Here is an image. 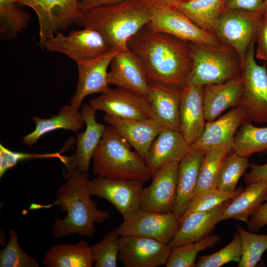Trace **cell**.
<instances>
[{
  "mask_svg": "<svg viewBox=\"0 0 267 267\" xmlns=\"http://www.w3.org/2000/svg\"><path fill=\"white\" fill-rule=\"evenodd\" d=\"M242 256L241 241L237 231L231 241L220 250L212 254L198 257L197 267H219L231 262L239 263Z\"/></svg>",
  "mask_w": 267,
  "mask_h": 267,
  "instance_id": "cell-40",
  "label": "cell"
},
{
  "mask_svg": "<svg viewBox=\"0 0 267 267\" xmlns=\"http://www.w3.org/2000/svg\"><path fill=\"white\" fill-rule=\"evenodd\" d=\"M230 200L211 210L191 214L180 221L169 243L171 248L197 241L210 235L217 224L221 222L222 215Z\"/></svg>",
  "mask_w": 267,
  "mask_h": 267,
  "instance_id": "cell-21",
  "label": "cell"
},
{
  "mask_svg": "<svg viewBox=\"0 0 267 267\" xmlns=\"http://www.w3.org/2000/svg\"><path fill=\"white\" fill-rule=\"evenodd\" d=\"M118 258L125 267L166 265L172 249L169 244L138 236H122Z\"/></svg>",
  "mask_w": 267,
  "mask_h": 267,
  "instance_id": "cell-14",
  "label": "cell"
},
{
  "mask_svg": "<svg viewBox=\"0 0 267 267\" xmlns=\"http://www.w3.org/2000/svg\"><path fill=\"white\" fill-rule=\"evenodd\" d=\"M127 48L138 59L149 83L182 89L187 86L192 69L188 42L146 25L129 40Z\"/></svg>",
  "mask_w": 267,
  "mask_h": 267,
  "instance_id": "cell-1",
  "label": "cell"
},
{
  "mask_svg": "<svg viewBox=\"0 0 267 267\" xmlns=\"http://www.w3.org/2000/svg\"><path fill=\"white\" fill-rule=\"evenodd\" d=\"M251 170L245 174L244 182L247 184L259 181H267V163L258 165L256 164L249 165Z\"/></svg>",
  "mask_w": 267,
  "mask_h": 267,
  "instance_id": "cell-45",
  "label": "cell"
},
{
  "mask_svg": "<svg viewBox=\"0 0 267 267\" xmlns=\"http://www.w3.org/2000/svg\"><path fill=\"white\" fill-rule=\"evenodd\" d=\"M249 158L232 152L229 154L220 167L216 188L225 192H232L236 188L241 177L249 167Z\"/></svg>",
  "mask_w": 267,
  "mask_h": 267,
  "instance_id": "cell-35",
  "label": "cell"
},
{
  "mask_svg": "<svg viewBox=\"0 0 267 267\" xmlns=\"http://www.w3.org/2000/svg\"><path fill=\"white\" fill-rule=\"evenodd\" d=\"M243 190V188L241 187L236 188L232 192H225L215 188L197 193L178 220V222L191 214L208 211L229 201L236 197Z\"/></svg>",
  "mask_w": 267,
  "mask_h": 267,
  "instance_id": "cell-37",
  "label": "cell"
},
{
  "mask_svg": "<svg viewBox=\"0 0 267 267\" xmlns=\"http://www.w3.org/2000/svg\"><path fill=\"white\" fill-rule=\"evenodd\" d=\"M203 95V86L187 85L182 90L179 108V131L189 146L200 138L207 122Z\"/></svg>",
  "mask_w": 267,
  "mask_h": 267,
  "instance_id": "cell-19",
  "label": "cell"
},
{
  "mask_svg": "<svg viewBox=\"0 0 267 267\" xmlns=\"http://www.w3.org/2000/svg\"><path fill=\"white\" fill-rule=\"evenodd\" d=\"M92 159V172L97 177L144 183L152 177L145 160L131 150L129 144L111 126L106 127Z\"/></svg>",
  "mask_w": 267,
  "mask_h": 267,
  "instance_id": "cell-4",
  "label": "cell"
},
{
  "mask_svg": "<svg viewBox=\"0 0 267 267\" xmlns=\"http://www.w3.org/2000/svg\"><path fill=\"white\" fill-rule=\"evenodd\" d=\"M190 150L179 131L164 128L152 142L145 161L153 175L166 165L179 163Z\"/></svg>",
  "mask_w": 267,
  "mask_h": 267,
  "instance_id": "cell-24",
  "label": "cell"
},
{
  "mask_svg": "<svg viewBox=\"0 0 267 267\" xmlns=\"http://www.w3.org/2000/svg\"></svg>",
  "mask_w": 267,
  "mask_h": 267,
  "instance_id": "cell-51",
  "label": "cell"
},
{
  "mask_svg": "<svg viewBox=\"0 0 267 267\" xmlns=\"http://www.w3.org/2000/svg\"><path fill=\"white\" fill-rule=\"evenodd\" d=\"M42 47L48 51L64 54L76 62L95 59L110 49L98 31L88 28L72 30L68 35L58 32L45 40Z\"/></svg>",
  "mask_w": 267,
  "mask_h": 267,
  "instance_id": "cell-9",
  "label": "cell"
},
{
  "mask_svg": "<svg viewBox=\"0 0 267 267\" xmlns=\"http://www.w3.org/2000/svg\"><path fill=\"white\" fill-rule=\"evenodd\" d=\"M63 150L59 152L46 154H31L17 152L10 150L0 144V178L9 169L15 166L19 162L32 159L58 158L65 165L68 163L69 157L61 155Z\"/></svg>",
  "mask_w": 267,
  "mask_h": 267,
  "instance_id": "cell-41",
  "label": "cell"
},
{
  "mask_svg": "<svg viewBox=\"0 0 267 267\" xmlns=\"http://www.w3.org/2000/svg\"><path fill=\"white\" fill-rule=\"evenodd\" d=\"M178 164H168L153 174L150 184L143 188L140 209L159 213L173 212L177 196Z\"/></svg>",
  "mask_w": 267,
  "mask_h": 267,
  "instance_id": "cell-16",
  "label": "cell"
},
{
  "mask_svg": "<svg viewBox=\"0 0 267 267\" xmlns=\"http://www.w3.org/2000/svg\"><path fill=\"white\" fill-rule=\"evenodd\" d=\"M225 0H190L173 7L200 28L215 34L219 20L225 10Z\"/></svg>",
  "mask_w": 267,
  "mask_h": 267,
  "instance_id": "cell-30",
  "label": "cell"
},
{
  "mask_svg": "<svg viewBox=\"0 0 267 267\" xmlns=\"http://www.w3.org/2000/svg\"><path fill=\"white\" fill-rule=\"evenodd\" d=\"M264 1H265V4L266 5H267V0H264Z\"/></svg>",
  "mask_w": 267,
  "mask_h": 267,
  "instance_id": "cell-50",
  "label": "cell"
},
{
  "mask_svg": "<svg viewBox=\"0 0 267 267\" xmlns=\"http://www.w3.org/2000/svg\"><path fill=\"white\" fill-rule=\"evenodd\" d=\"M240 238L242 256L238 267H254L267 249V234H258L236 226Z\"/></svg>",
  "mask_w": 267,
  "mask_h": 267,
  "instance_id": "cell-36",
  "label": "cell"
},
{
  "mask_svg": "<svg viewBox=\"0 0 267 267\" xmlns=\"http://www.w3.org/2000/svg\"><path fill=\"white\" fill-rule=\"evenodd\" d=\"M103 120L113 127L144 160L152 142L165 128L154 118L134 120L105 114Z\"/></svg>",
  "mask_w": 267,
  "mask_h": 267,
  "instance_id": "cell-20",
  "label": "cell"
},
{
  "mask_svg": "<svg viewBox=\"0 0 267 267\" xmlns=\"http://www.w3.org/2000/svg\"><path fill=\"white\" fill-rule=\"evenodd\" d=\"M247 225L250 231L255 232L267 225V201L250 218Z\"/></svg>",
  "mask_w": 267,
  "mask_h": 267,
  "instance_id": "cell-44",
  "label": "cell"
},
{
  "mask_svg": "<svg viewBox=\"0 0 267 267\" xmlns=\"http://www.w3.org/2000/svg\"><path fill=\"white\" fill-rule=\"evenodd\" d=\"M230 146H222L206 152L200 166L195 194L216 188L218 173L226 157L232 152Z\"/></svg>",
  "mask_w": 267,
  "mask_h": 267,
  "instance_id": "cell-33",
  "label": "cell"
},
{
  "mask_svg": "<svg viewBox=\"0 0 267 267\" xmlns=\"http://www.w3.org/2000/svg\"><path fill=\"white\" fill-rule=\"evenodd\" d=\"M265 6L264 0H225V8L256 12Z\"/></svg>",
  "mask_w": 267,
  "mask_h": 267,
  "instance_id": "cell-43",
  "label": "cell"
},
{
  "mask_svg": "<svg viewBox=\"0 0 267 267\" xmlns=\"http://www.w3.org/2000/svg\"><path fill=\"white\" fill-rule=\"evenodd\" d=\"M124 0H80V6L83 12L95 6L114 4Z\"/></svg>",
  "mask_w": 267,
  "mask_h": 267,
  "instance_id": "cell-46",
  "label": "cell"
},
{
  "mask_svg": "<svg viewBox=\"0 0 267 267\" xmlns=\"http://www.w3.org/2000/svg\"><path fill=\"white\" fill-rule=\"evenodd\" d=\"M255 42L250 44L242 65L241 105L249 122L263 124L267 123V63L256 62Z\"/></svg>",
  "mask_w": 267,
  "mask_h": 267,
  "instance_id": "cell-6",
  "label": "cell"
},
{
  "mask_svg": "<svg viewBox=\"0 0 267 267\" xmlns=\"http://www.w3.org/2000/svg\"><path fill=\"white\" fill-rule=\"evenodd\" d=\"M150 19V7L145 0H126L83 11L79 25L98 31L110 48L125 51L129 40Z\"/></svg>",
  "mask_w": 267,
  "mask_h": 267,
  "instance_id": "cell-3",
  "label": "cell"
},
{
  "mask_svg": "<svg viewBox=\"0 0 267 267\" xmlns=\"http://www.w3.org/2000/svg\"><path fill=\"white\" fill-rule=\"evenodd\" d=\"M189 44L192 69L187 85L204 86L241 77L243 63L231 46L222 42Z\"/></svg>",
  "mask_w": 267,
  "mask_h": 267,
  "instance_id": "cell-5",
  "label": "cell"
},
{
  "mask_svg": "<svg viewBox=\"0 0 267 267\" xmlns=\"http://www.w3.org/2000/svg\"><path fill=\"white\" fill-rule=\"evenodd\" d=\"M267 149V127H259L247 121L237 131L231 145L232 152L249 158Z\"/></svg>",
  "mask_w": 267,
  "mask_h": 267,
  "instance_id": "cell-31",
  "label": "cell"
},
{
  "mask_svg": "<svg viewBox=\"0 0 267 267\" xmlns=\"http://www.w3.org/2000/svg\"><path fill=\"white\" fill-rule=\"evenodd\" d=\"M31 8L39 24L40 44L60 31L79 25L82 11L79 0H23L19 3Z\"/></svg>",
  "mask_w": 267,
  "mask_h": 267,
  "instance_id": "cell-7",
  "label": "cell"
},
{
  "mask_svg": "<svg viewBox=\"0 0 267 267\" xmlns=\"http://www.w3.org/2000/svg\"><path fill=\"white\" fill-rule=\"evenodd\" d=\"M266 201L267 181L250 183L229 201L222 215L221 221L233 219L247 223L250 218Z\"/></svg>",
  "mask_w": 267,
  "mask_h": 267,
  "instance_id": "cell-27",
  "label": "cell"
},
{
  "mask_svg": "<svg viewBox=\"0 0 267 267\" xmlns=\"http://www.w3.org/2000/svg\"><path fill=\"white\" fill-rule=\"evenodd\" d=\"M247 121L244 107L242 105L234 107L217 119L207 122L202 135L190 146V150L206 153L221 146L231 147L237 131Z\"/></svg>",
  "mask_w": 267,
  "mask_h": 267,
  "instance_id": "cell-17",
  "label": "cell"
},
{
  "mask_svg": "<svg viewBox=\"0 0 267 267\" xmlns=\"http://www.w3.org/2000/svg\"><path fill=\"white\" fill-rule=\"evenodd\" d=\"M120 236L117 228H112L102 239L91 246L95 267H116L120 248Z\"/></svg>",
  "mask_w": 267,
  "mask_h": 267,
  "instance_id": "cell-38",
  "label": "cell"
},
{
  "mask_svg": "<svg viewBox=\"0 0 267 267\" xmlns=\"http://www.w3.org/2000/svg\"><path fill=\"white\" fill-rule=\"evenodd\" d=\"M205 153L190 150L178 164L177 196L173 213L178 220L194 196L199 170Z\"/></svg>",
  "mask_w": 267,
  "mask_h": 267,
  "instance_id": "cell-26",
  "label": "cell"
},
{
  "mask_svg": "<svg viewBox=\"0 0 267 267\" xmlns=\"http://www.w3.org/2000/svg\"><path fill=\"white\" fill-rule=\"evenodd\" d=\"M110 48L102 55L92 60L77 62L78 80L75 92L70 99V106L79 110L84 98L89 94L108 90V68L114 56L121 51Z\"/></svg>",
  "mask_w": 267,
  "mask_h": 267,
  "instance_id": "cell-15",
  "label": "cell"
},
{
  "mask_svg": "<svg viewBox=\"0 0 267 267\" xmlns=\"http://www.w3.org/2000/svg\"><path fill=\"white\" fill-rule=\"evenodd\" d=\"M32 119L35 124L34 130L22 138V142L29 146L36 143L43 135L58 129L78 133L85 124L79 110L70 105L62 106L57 115L48 119L34 116Z\"/></svg>",
  "mask_w": 267,
  "mask_h": 267,
  "instance_id": "cell-29",
  "label": "cell"
},
{
  "mask_svg": "<svg viewBox=\"0 0 267 267\" xmlns=\"http://www.w3.org/2000/svg\"><path fill=\"white\" fill-rule=\"evenodd\" d=\"M11 0V1H14V2H17L20 3V2H21L23 0Z\"/></svg>",
  "mask_w": 267,
  "mask_h": 267,
  "instance_id": "cell-49",
  "label": "cell"
},
{
  "mask_svg": "<svg viewBox=\"0 0 267 267\" xmlns=\"http://www.w3.org/2000/svg\"><path fill=\"white\" fill-rule=\"evenodd\" d=\"M108 72L109 85L125 88L146 96L149 83L135 56L129 49L121 51L113 58Z\"/></svg>",
  "mask_w": 267,
  "mask_h": 267,
  "instance_id": "cell-22",
  "label": "cell"
},
{
  "mask_svg": "<svg viewBox=\"0 0 267 267\" xmlns=\"http://www.w3.org/2000/svg\"><path fill=\"white\" fill-rule=\"evenodd\" d=\"M182 89L158 83H149L146 95L153 118L164 128L179 131V108Z\"/></svg>",
  "mask_w": 267,
  "mask_h": 267,
  "instance_id": "cell-23",
  "label": "cell"
},
{
  "mask_svg": "<svg viewBox=\"0 0 267 267\" xmlns=\"http://www.w3.org/2000/svg\"><path fill=\"white\" fill-rule=\"evenodd\" d=\"M89 104L96 111L122 118L144 120L153 118L146 96L121 87L110 89L91 99Z\"/></svg>",
  "mask_w": 267,
  "mask_h": 267,
  "instance_id": "cell-13",
  "label": "cell"
},
{
  "mask_svg": "<svg viewBox=\"0 0 267 267\" xmlns=\"http://www.w3.org/2000/svg\"><path fill=\"white\" fill-rule=\"evenodd\" d=\"M9 233L6 247L0 251V267H39L37 260L20 248L16 232L11 229Z\"/></svg>",
  "mask_w": 267,
  "mask_h": 267,
  "instance_id": "cell-39",
  "label": "cell"
},
{
  "mask_svg": "<svg viewBox=\"0 0 267 267\" xmlns=\"http://www.w3.org/2000/svg\"><path fill=\"white\" fill-rule=\"evenodd\" d=\"M204 87L203 103L207 122L214 121L224 111L241 105L242 77Z\"/></svg>",
  "mask_w": 267,
  "mask_h": 267,
  "instance_id": "cell-25",
  "label": "cell"
},
{
  "mask_svg": "<svg viewBox=\"0 0 267 267\" xmlns=\"http://www.w3.org/2000/svg\"><path fill=\"white\" fill-rule=\"evenodd\" d=\"M255 42L257 48L255 50V57L267 63V25L262 18L257 29Z\"/></svg>",
  "mask_w": 267,
  "mask_h": 267,
  "instance_id": "cell-42",
  "label": "cell"
},
{
  "mask_svg": "<svg viewBox=\"0 0 267 267\" xmlns=\"http://www.w3.org/2000/svg\"><path fill=\"white\" fill-rule=\"evenodd\" d=\"M30 15L9 0H0V36L2 40L16 38L27 27Z\"/></svg>",
  "mask_w": 267,
  "mask_h": 267,
  "instance_id": "cell-32",
  "label": "cell"
},
{
  "mask_svg": "<svg viewBox=\"0 0 267 267\" xmlns=\"http://www.w3.org/2000/svg\"><path fill=\"white\" fill-rule=\"evenodd\" d=\"M264 9L256 12L225 9L219 20L215 34L222 43L237 51L243 64L250 44L255 40Z\"/></svg>",
  "mask_w": 267,
  "mask_h": 267,
  "instance_id": "cell-8",
  "label": "cell"
},
{
  "mask_svg": "<svg viewBox=\"0 0 267 267\" xmlns=\"http://www.w3.org/2000/svg\"><path fill=\"white\" fill-rule=\"evenodd\" d=\"M178 225V220L173 212L159 213L140 209L132 216L124 219L117 230L120 236H142L169 244Z\"/></svg>",
  "mask_w": 267,
  "mask_h": 267,
  "instance_id": "cell-12",
  "label": "cell"
},
{
  "mask_svg": "<svg viewBox=\"0 0 267 267\" xmlns=\"http://www.w3.org/2000/svg\"><path fill=\"white\" fill-rule=\"evenodd\" d=\"M262 19L267 25V5L265 4L262 14Z\"/></svg>",
  "mask_w": 267,
  "mask_h": 267,
  "instance_id": "cell-48",
  "label": "cell"
},
{
  "mask_svg": "<svg viewBox=\"0 0 267 267\" xmlns=\"http://www.w3.org/2000/svg\"><path fill=\"white\" fill-rule=\"evenodd\" d=\"M190 0H145L150 6L172 7L174 5Z\"/></svg>",
  "mask_w": 267,
  "mask_h": 267,
  "instance_id": "cell-47",
  "label": "cell"
},
{
  "mask_svg": "<svg viewBox=\"0 0 267 267\" xmlns=\"http://www.w3.org/2000/svg\"><path fill=\"white\" fill-rule=\"evenodd\" d=\"M89 174L76 169L67 181L57 191L55 200L48 205L32 203L30 210L49 208L54 205L66 212L63 219L54 217L52 226L54 238H60L76 233L93 238L96 232L95 223L104 222L110 216L107 211L97 208L88 190Z\"/></svg>",
  "mask_w": 267,
  "mask_h": 267,
  "instance_id": "cell-2",
  "label": "cell"
},
{
  "mask_svg": "<svg viewBox=\"0 0 267 267\" xmlns=\"http://www.w3.org/2000/svg\"><path fill=\"white\" fill-rule=\"evenodd\" d=\"M94 263L91 247L84 240L76 244L62 243L52 246L43 260L46 267H91Z\"/></svg>",
  "mask_w": 267,
  "mask_h": 267,
  "instance_id": "cell-28",
  "label": "cell"
},
{
  "mask_svg": "<svg viewBox=\"0 0 267 267\" xmlns=\"http://www.w3.org/2000/svg\"><path fill=\"white\" fill-rule=\"evenodd\" d=\"M151 19L146 26L190 43L217 44L221 43L214 33L196 25L184 14L172 7L150 6Z\"/></svg>",
  "mask_w": 267,
  "mask_h": 267,
  "instance_id": "cell-11",
  "label": "cell"
},
{
  "mask_svg": "<svg viewBox=\"0 0 267 267\" xmlns=\"http://www.w3.org/2000/svg\"><path fill=\"white\" fill-rule=\"evenodd\" d=\"M221 240L218 235H209L199 241L186 243L171 250L166 267H193L197 254L214 246Z\"/></svg>",
  "mask_w": 267,
  "mask_h": 267,
  "instance_id": "cell-34",
  "label": "cell"
},
{
  "mask_svg": "<svg viewBox=\"0 0 267 267\" xmlns=\"http://www.w3.org/2000/svg\"><path fill=\"white\" fill-rule=\"evenodd\" d=\"M80 112L86 127L84 132L78 134L75 151L69 157L65 165L64 175L67 178L76 169L88 174L90 160L106 127L96 121V111L89 103L83 105Z\"/></svg>",
  "mask_w": 267,
  "mask_h": 267,
  "instance_id": "cell-18",
  "label": "cell"
},
{
  "mask_svg": "<svg viewBox=\"0 0 267 267\" xmlns=\"http://www.w3.org/2000/svg\"><path fill=\"white\" fill-rule=\"evenodd\" d=\"M143 183L135 179L97 177L88 180V188L91 196H97L109 201L126 219L140 210Z\"/></svg>",
  "mask_w": 267,
  "mask_h": 267,
  "instance_id": "cell-10",
  "label": "cell"
}]
</instances>
